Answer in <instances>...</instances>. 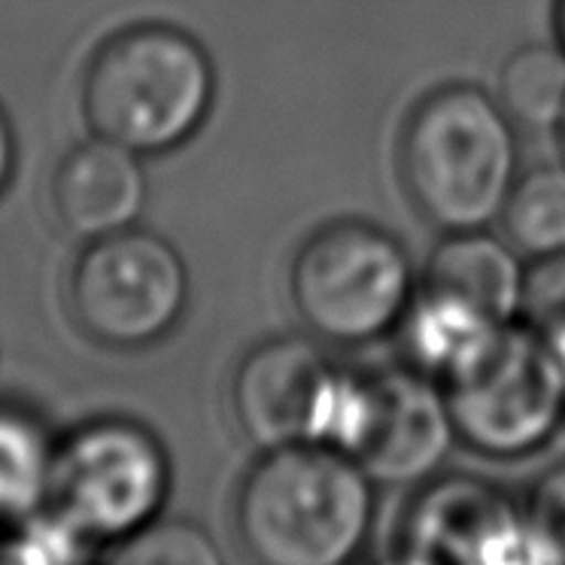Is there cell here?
<instances>
[{
	"instance_id": "277c9868",
	"label": "cell",
	"mask_w": 565,
	"mask_h": 565,
	"mask_svg": "<svg viewBox=\"0 0 565 565\" xmlns=\"http://www.w3.org/2000/svg\"><path fill=\"white\" fill-rule=\"evenodd\" d=\"M417 286L407 246L365 220L320 225L298 246L289 268L298 317L329 347L371 344L398 332Z\"/></svg>"
},
{
	"instance_id": "52a82bcc",
	"label": "cell",
	"mask_w": 565,
	"mask_h": 565,
	"mask_svg": "<svg viewBox=\"0 0 565 565\" xmlns=\"http://www.w3.org/2000/svg\"><path fill=\"white\" fill-rule=\"evenodd\" d=\"M444 393L459 441L495 459L539 450L565 419V371L523 322L504 326L471 369L444 383Z\"/></svg>"
},
{
	"instance_id": "e0dca14e",
	"label": "cell",
	"mask_w": 565,
	"mask_h": 565,
	"mask_svg": "<svg viewBox=\"0 0 565 565\" xmlns=\"http://www.w3.org/2000/svg\"><path fill=\"white\" fill-rule=\"evenodd\" d=\"M95 541L52 504L7 523L0 532V565H88Z\"/></svg>"
},
{
	"instance_id": "7402d4cb",
	"label": "cell",
	"mask_w": 565,
	"mask_h": 565,
	"mask_svg": "<svg viewBox=\"0 0 565 565\" xmlns=\"http://www.w3.org/2000/svg\"><path fill=\"white\" fill-rule=\"evenodd\" d=\"M556 34H559V43L565 46V0L556 3Z\"/></svg>"
},
{
	"instance_id": "7a4b0ae2",
	"label": "cell",
	"mask_w": 565,
	"mask_h": 565,
	"mask_svg": "<svg viewBox=\"0 0 565 565\" xmlns=\"http://www.w3.org/2000/svg\"><path fill=\"white\" fill-rule=\"evenodd\" d=\"M371 483L332 444L265 450L234 502L241 544L256 565H350L374 520Z\"/></svg>"
},
{
	"instance_id": "ba28073f",
	"label": "cell",
	"mask_w": 565,
	"mask_h": 565,
	"mask_svg": "<svg viewBox=\"0 0 565 565\" xmlns=\"http://www.w3.org/2000/svg\"><path fill=\"white\" fill-rule=\"evenodd\" d=\"M456 435L444 383L407 365L353 369L338 450L353 456L374 483H419L431 478Z\"/></svg>"
},
{
	"instance_id": "603a6c76",
	"label": "cell",
	"mask_w": 565,
	"mask_h": 565,
	"mask_svg": "<svg viewBox=\"0 0 565 565\" xmlns=\"http://www.w3.org/2000/svg\"><path fill=\"white\" fill-rule=\"evenodd\" d=\"M386 565H423V563H419V559H414L411 553H405L402 559H393V563H386Z\"/></svg>"
},
{
	"instance_id": "ffe728a7",
	"label": "cell",
	"mask_w": 565,
	"mask_h": 565,
	"mask_svg": "<svg viewBox=\"0 0 565 565\" xmlns=\"http://www.w3.org/2000/svg\"><path fill=\"white\" fill-rule=\"evenodd\" d=\"M526 520L551 565H565V462L553 466L529 495Z\"/></svg>"
},
{
	"instance_id": "7c38bea8",
	"label": "cell",
	"mask_w": 565,
	"mask_h": 565,
	"mask_svg": "<svg viewBox=\"0 0 565 565\" xmlns=\"http://www.w3.org/2000/svg\"><path fill=\"white\" fill-rule=\"evenodd\" d=\"M526 282L523 253L490 228L444 234L419 277L423 289L468 301L495 322H520Z\"/></svg>"
},
{
	"instance_id": "9a60e30c",
	"label": "cell",
	"mask_w": 565,
	"mask_h": 565,
	"mask_svg": "<svg viewBox=\"0 0 565 565\" xmlns=\"http://www.w3.org/2000/svg\"><path fill=\"white\" fill-rule=\"evenodd\" d=\"M499 104L529 131H559L565 119V46L526 43L499 71Z\"/></svg>"
},
{
	"instance_id": "cb8c5ba5",
	"label": "cell",
	"mask_w": 565,
	"mask_h": 565,
	"mask_svg": "<svg viewBox=\"0 0 565 565\" xmlns=\"http://www.w3.org/2000/svg\"><path fill=\"white\" fill-rule=\"evenodd\" d=\"M559 137H563V149H565V119H563V125H559Z\"/></svg>"
},
{
	"instance_id": "9c48e42d",
	"label": "cell",
	"mask_w": 565,
	"mask_h": 565,
	"mask_svg": "<svg viewBox=\"0 0 565 565\" xmlns=\"http://www.w3.org/2000/svg\"><path fill=\"white\" fill-rule=\"evenodd\" d=\"M353 369L313 334H277L246 353L232 377V414L262 450L334 444Z\"/></svg>"
},
{
	"instance_id": "3957f363",
	"label": "cell",
	"mask_w": 565,
	"mask_h": 565,
	"mask_svg": "<svg viewBox=\"0 0 565 565\" xmlns=\"http://www.w3.org/2000/svg\"><path fill=\"white\" fill-rule=\"evenodd\" d=\"M398 164L407 195L435 228H492L523 173L520 128L490 92L441 86L407 116Z\"/></svg>"
},
{
	"instance_id": "8fae6325",
	"label": "cell",
	"mask_w": 565,
	"mask_h": 565,
	"mask_svg": "<svg viewBox=\"0 0 565 565\" xmlns=\"http://www.w3.org/2000/svg\"><path fill=\"white\" fill-rule=\"evenodd\" d=\"M147 201L143 159L95 135L67 149L52 173L50 204L55 222L83 244L135 228Z\"/></svg>"
},
{
	"instance_id": "4fadbf2b",
	"label": "cell",
	"mask_w": 565,
	"mask_h": 565,
	"mask_svg": "<svg viewBox=\"0 0 565 565\" xmlns=\"http://www.w3.org/2000/svg\"><path fill=\"white\" fill-rule=\"evenodd\" d=\"M511 322H495L468 301L417 286L398 326L407 362L435 381H454L471 369Z\"/></svg>"
},
{
	"instance_id": "d6986e66",
	"label": "cell",
	"mask_w": 565,
	"mask_h": 565,
	"mask_svg": "<svg viewBox=\"0 0 565 565\" xmlns=\"http://www.w3.org/2000/svg\"><path fill=\"white\" fill-rule=\"evenodd\" d=\"M520 322L535 332L565 371V256L541 258L529 270Z\"/></svg>"
},
{
	"instance_id": "5bb4252c",
	"label": "cell",
	"mask_w": 565,
	"mask_h": 565,
	"mask_svg": "<svg viewBox=\"0 0 565 565\" xmlns=\"http://www.w3.org/2000/svg\"><path fill=\"white\" fill-rule=\"evenodd\" d=\"M58 438L28 405L0 402V526L50 504Z\"/></svg>"
},
{
	"instance_id": "5b68a950",
	"label": "cell",
	"mask_w": 565,
	"mask_h": 565,
	"mask_svg": "<svg viewBox=\"0 0 565 565\" xmlns=\"http://www.w3.org/2000/svg\"><path fill=\"white\" fill-rule=\"evenodd\" d=\"M189 292L183 253L140 225L88 241L67 274V310L76 332L119 353L164 341L183 322Z\"/></svg>"
},
{
	"instance_id": "6da1fadb",
	"label": "cell",
	"mask_w": 565,
	"mask_h": 565,
	"mask_svg": "<svg viewBox=\"0 0 565 565\" xmlns=\"http://www.w3.org/2000/svg\"><path fill=\"white\" fill-rule=\"evenodd\" d=\"M216 100V67L189 31L140 22L92 52L79 110L88 135L140 159L173 152L204 128Z\"/></svg>"
},
{
	"instance_id": "8992f818",
	"label": "cell",
	"mask_w": 565,
	"mask_h": 565,
	"mask_svg": "<svg viewBox=\"0 0 565 565\" xmlns=\"http://www.w3.org/2000/svg\"><path fill=\"white\" fill-rule=\"evenodd\" d=\"M168 490V450L137 419L95 417L58 438L50 504L95 544L152 523Z\"/></svg>"
},
{
	"instance_id": "2e32d148",
	"label": "cell",
	"mask_w": 565,
	"mask_h": 565,
	"mask_svg": "<svg viewBox=\"0 0 565 565\" xmlns=\"http://www.w3.org/2000/svg\"><path fill=\"white\" fill-rule=\"evenodd\" d=\"M499 222L523 256L535 262L565 256V164L520 173Z\"/></svg>"
},
{
	"instance_id": "ac0fdd59",
	"label": "cell",
	"mask_w": 565,
	"mask_h": 565,
	"mask_svg": "<svg viewBox=\"0 0 565 565\" xmlns=\"http://www.w3.org/2000/svg\"><path fill=\"white\" fill-rule=\"evenodd\" d=\"M110 565H225L220 544L192 520H152L116 541Z\"/></svg>"
},
{
	"instance_id": "44dd1931",
	"label": "cell",
	"mask_w": 565,
	"mask_h": 565,
	"mask_svg": "<svg viewBox=\"0 0 565 565\" xmlns=\"http://www.w3.org/2000/svg\"><path fill=\"white\" fill-rule=\"evenodd\" d=\"M15 164H19V143H15L13 122H10V116L0 104V198L13 183Z\"/></svg>"
},
{
	"instance_id": "30bf717a",
	"label": "cell",
	"mask_w": 565,
	"mask_h": 565,
	"mask_svg": "<svg viewBox=\"0 0 565 565\" xmlns=\"http://www.w3.org/2000/svg\"><path fill=\"white\" fill-rule=\"evenodd\" d=\"M405 553L423 565H551L526 514L475 478H441L407 514Z\"/></svg>"
}]
</instances>
